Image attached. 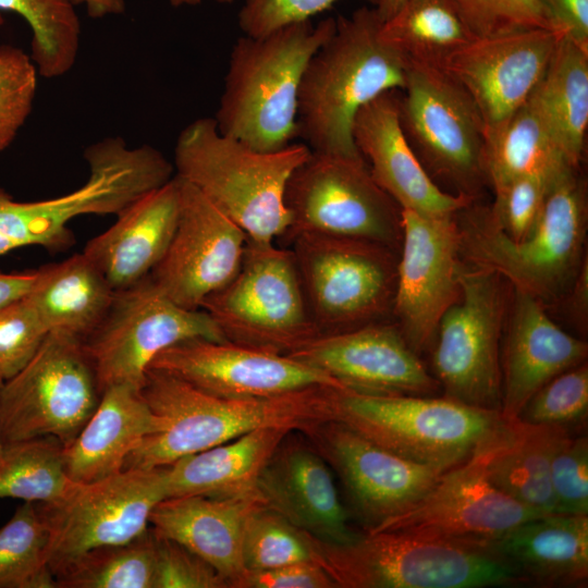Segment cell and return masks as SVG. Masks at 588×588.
I'll use <instances>...</instances> for the list:
<instances>
[{"label":"cell","instance_id":"obj_1","mask_svg":"<svg viewBox=\"0 0 588 588\" xmlns=\"http://www.w3.org/2000/svg\"><path fill=\"white\" fill-rule=\"evenodd\" d=\"M335 388L310 387L265 397H226L163 371L148 369L140 393L155 431L127 456L124 468H157L264 427L303 431L332 418Z\"/></svg>","mask_w":588,"mask_h":588},{"label":"cell","instance_id":"obj_2","mask_svg":"<svg viewBox=\"0 0 588 588\" xmlns=\"http://www.w3.org/2000/svg\"><path fill=\"white\" fill-rule=\"evenodd\" d=\"M375 8L335 19L328 40L309 59L298 90V136L314 151L363 157L352 136L365 105L389 90H403L408 64L381 34Z\"/></svg>","mask_w":588,"mask_h":588},{"label":"cell","instance_id":"obj_3","mask_svg":"<svg viewBox=\"0 0 588 588\" xmlns=\"http://www.w3.org/2000/svg\"><path fill=\"white\" fill-rule=\"evenodd\" d=\"M475 201L456 212L464 262L493 271L544 307L565 296L586 257L587 187L579 167H566L550 183L532 232L515 242Z\"/></svg>","mask_w":588,"mask_h":588},{"label":"cell","instance_id":"obj_4","mask_svg":"<svg viewBox=\"0 0 588 588\" xmlns=\"http://www.w3.org/2000/svg\"><path fill=\"white\" fill-rule=\"evenodd\" d=\"M335 19L290 25L264 37H240L232 47L213 118L222 134L260 151L298 136V90L313 54L328 40Z\"/></svg>","mask_w":588,"mask_h":588},{"label":"cell","instance_id":"obj_5","mask_svg":"<svg viewBox=\"0 0 588 588\" xmlns=\"http://www.w3.org/2000/svg\"><path fill=\"white\" fill-rule=\"evenodd\" d=\"M310 152L306 144L256 150L222 134L213 118H199L180 133L175 175L196 187L238 225L249 241L274 243L290 223L286 183Z\"/></svg>","mask_w":588,"mask_h":588},{"label":"cell","instance_id":"obj_6","mask_svg":"<svg viewBox=\"0 0 588 588\" xmlns=\"http://www.w3.org/2000/svg\"><path fill=\"white\" fill-rule=\"evenodd\" d=\"M317 540L319 565L336 588H474L522 581L491 543L396 530L358 534L345 543Z\"/></svg>","mask_w":588,"mask_h":588},{"label":"cell","instance_id":"obj_7","mask_svg":"<svg viewBox=\"0 0 588 588\" xmlns=\"http://www.w3.org/2000/svg\"><path fill=\"white\" fill-rule=\"evenodd\" d=\"M380 446L442 471L471 457L507 425L500 412L442 396L372 395L338 389L332 418Z\"/></svg>","mask_w":588,"mask_h":588},{"label":"cell","instance_id":"obj_8","mask_svg":"<svg viewBox=\"0 0 588 588\" xmlns=\"http://www.w3.org/2000/svg\"><path fill=\"white\" fill-rule=\"evenodd\" d=\"M200 309L226 341L289 355L320 332L302 289L291 249L247 240L238 271Z\"/></svg>","mask_w":588,"mask_h":588},{"label":"cell","instance_id":"obj_9","mask_svg":"<svg viewBox=\"0 0 588 588\" xmlns=\"http://www.w3.org/2000/svg\"><path fill=\"white\" fill-rule=\"evenodd\" d=\"M287 243L314 234L375 242L400 250L402 209L373 180L363 157L310 150L284 193Z\"/></svg>","mask_w":588,"mask_h":588},{"label":"cell","instance_id":"obj_10","mask_svg":"<svg viewBox=\"0 0 588 588\" xmlns=\"http://www.w3.org/2000/svg\"><path fill=\"white\" fill-rule=\"evenodd\" d=\"M289 244L320 334L357 329L392 315L399 252L370 241L314 234Z\"/></svg>","mask_w":588,"mask_h":588},{"label":"cell","instance_id":"obj_11","mask_svg":"<svg viewBox=\"0 0 588 588\" xmlns=\"http://www.w3.org/2000/svg\"><path fill=\"white\" fill-rule=\"evenodd\" d=\"M500 274L466 262L461 293L441 317L431 345L444 396L501 413V345L510 304Z\"/></svg>","mask_w":588,"mask_h":588},{"label":"cell","instance_id":"obj_12","mask_svg":"<svg viewBox=\"0 0 588 588\" xmlns=\"http://www.w3.org/2000/svg\"><path fill=\"white\" fill-rule=\"evenodd\" d=\"M399 110L404 134L430 177L454 195L478 200L489 185L485 125L461 85L444 70L408 65Z\"/></svg>","mask_w":588,"mask_h":588},{"label":"cell","instance_id":"obj_13","mask_svg":"<svg viewBox=\"0 0 588 588\" xmlns=\"http://www.w3.org/2000/svg\"><path fill=\"white\" fill-rule=\"evenodd\" d=\"M100 395L83 341L49 332L26 366L0 387L2 442L52 437L68 445Z\"/></svg>","mask_w":588,"mask_h":588},{"label":"cell","instance_id":"obj_14","mask_svg":"<svg viewBox=\"0 0 588 588\" xmlns=\"http://www.w3.org/2000/svg\"><path fill=\"white\" fill-rule=\"evenodd\" d=\"M191 339L226 341L209 314L177 305L148 275L115 291L105 318L83 343L101 393L117 384L140 389L152 359Z\"/></svg>","mask_w":588,"mask_h":588},{"label":"cell","instance_id":"obj_15","mask_svg":"<svg viewBox=\"0 0 588 588\" xmlns=\"http://www.w3.org/2000/svg\"><path fill=\"white\" fill-rule=\"evenodd\" d=\"M88 177L78 188L37 201L0 199V256L39 245L61 249L72 243L68 225L85 215H118L151 188L143 159L123 143L103 138L84 152Z\"/></svg>","mask_w":588,"mask_h":588},{"label":"cell","instance_id":"obj_16","mask_svg":"<svg viewBox=\"0 0 588 588\" xmlns=\"http://www.w3.org/2000/svg\"><path fill=\"white\" fill-rule=\"evenodd\" d=\"M168 498L166 466L128 468L76 486L61 500L40 504L49 532L48 565L56 575L83 553L142 535L155 506Z\"/></svg>","mask_w":588,"mask_h":588},{"label":"cell","instance_id":"obj_17","mask_svg":"<svg viewBox=\"0 0 588 588\" xmlns=\"http://www.w3.org/2000/svg\"><path fill=\"white\" fill-rule=\"evenodd\" d=\"M392 318L419 355L431 348L439 321L461 293L463 259L455 215L402 209Z\"/></svg>","mask_w":588,"mask_h":588},{"label":"cell","instance_id":"obj_18","mask_svg":"<svg viewBox=\"0 0 588 588\" xmlns=\"http://www.w3.org/2000/svg\"><path fill=\"white\" fill-rule=\"evenodd\" d=\"M302 433L340 477L365 532L407 511L445 473L404 458L334 419Z\"/></svg>","mask_w":588,"mask_h":588},{"label":"cell","instance_id":"obj_19","mask_svg":"<svg viewBox=\"0 0 588 588\" xmlns=\"http://www.w3.org/2000/svg\"><path fill=\"white\" fill-rule=\"evenodd\" d=\"M177 179L175 230L150 277L173 302L194 310L236 274L248 238L196 187Z\"/></svg>","mask_w":588,"mask_h":588},{"label":"cell","instance_id":"obj_20","mask_svg":"<svg viewBox=\"0 0 588 588\" xmlns=\"http://www.w3.org/2000/svg\"><path fill=\"white\" fill-rule=\"evenodd\" d=\"M148 369L226 397L273 396L310 387L346 390L326 372L287 355L230 341H182L160 352Z\"/></svg>","mask_w":588,"mask_h":588},{"label":"cell","instance_id":"obj_21","mask_svg":"<svg viewBox=\"0 0 588 588\" xmlns=\"http://www.w3.org/2000/svg\"><path fill=\"white\" fill-rule=\"evenodd\" d=\"M287 356L358 393L434 396L441 390L399 327L387 320L320 334Z\"/></svg>","mask_w":588,"mask_h":588},{"label":"cell","instance_id":"obj_22","mask_svg":"<svg viewBox=\"0 0 588 588\" xmlns=\"http://www.w3.org/2000/svg\"><path fill=\"white\" fill-rule=\"evenodd\" d=\"M481 449L464 463L443 473L412 507L373 531L396 530L490 543L519 524L540 516L488 479Z\"/></svg>","mask_w":588,"mask_h":588},{"label":"cell","instance_id":"obj_23","mask_svg":"<svg viewBox=\"0 0 588 588\" xmlns=\"http://www.w3.org/2000/svg\"><path fill=\"white\" fill-rule=\"evenodd\" d=\"M562 36L555 29L531 28L480 37L449 60L443 70L475 103L486 136L528 100Z\"/></svg>","mask_w":588,"mask_h":588},{"label":"cell","instance_id":"obj_24","mask_svg":"<svg viewBox=\"0 0 588 588\" xmlns=\"http://www.w3.org/2000/svg\"><path fill=\"white\" fill-rule=\"evenodd\" d=\"M262 505L328 543H345L355 532L331 468L302 431L289 432L256 483Z\"/></svg>","mask_w":588,"mask_h":588},{"label":"cell","instance_id":"obj_25","mask_svg":"<svg viewBox=\"0 0 588 588\" xmlns=\"http://www.w3.org/2000/svg\"><path fill=\"white\" fill-rule=\"evenodd\" d=\"M401 90H389L359 109L352 136L376 183L401 209L429 217L455 215L469 205L465 196L442 189L427 173L400 121Z\"/></svg>","mask_w":588,"mask_h":588},{"label":"cell","instance_id":"obj_26","mask_svg":"<svg viewBox=\"0 0 588 588\" xmlns=\"http://www.w3.org/2000/svg\"><path fill=\"white\" fill-rule=\"evenodd\" d=\"M506 320L501 345V415L512 421L542 385L586 362L588 345L552 321L540 302L515 289Z\"/></svg>","mask_w":588,"mask_h":588},{"label":"cell","instance_id":"obj_27","mask_svg":"<svg viewBox=\"0 0 588 588\" xmlns=\"http://www.w3.org/2000/svg\"><path fill=\"white\" fill-rule=\"evenodd\" d=\"M180 207V181L169 182L130 204L105 232L89 240L83 254L114 291L130 287L162 259L175 230Z\"/></svg>","mask_w":588,"mask_h":588},{"label":"cell","instance_id":"obj_28","mask_svg":"<svg viewBox=\"0 0 588 588\" xmlns=\"http://www.w3.org/2000/svg\"><path fill=\"white\" fill-rule=\"evenodd\" d=\"M258 494L237 498L171 497L152 510L155 534L173 540L208 562L228 583L244 571L243 535Z\"/></svg>","mask_w":588,"mask_h":588},{"label":"cell","instance_id":"obj_29","mask_svg":"<svg viewBox=\"0 0 588 588\" xmlns=\"http://www.w3.org/2000/svg\"><path fill=\"white\" fill-rule=\"evenodd\" d=\"M491 544L523 586H587L588 514L540 515L519 524Z\"/></svg>","mask_w":588,"mask_h":588},{"label":"cell","instance_id":"obj_30","mask_svg":"<svg viewBox=\"0 0 588 588\" xmlns=\"http://www.w3.org/2000/svg\"><path fill=\"white\" fill-rule=\"evenodd\" d=\"M154 431L155 419L140 389L109 387L78 434L64 445L66 473L78 483L118 474L132 451Z\"/></svg>","mask_w":588,"mask_h":588},{"label":"cell","instance_id":"obj_31","mask_svg":"<svg viewBox=\"0 0 588 588\" xmlns=\"http://www.w3.org/2000/svg\"><path fill=\"white\" fill-rule=\"evenodd\" d=\"M293 430L264 427L183 456L166 466L168 498H237L258 494L257 479L284 437Z\"/></svg>","mask_w":588,"mask_h":588},{"label":"cell","instance_id":"obj_32","mask_svg":"<svg viewBox=\"0 0 588 588\" xmlns=\"http://www.w3.org/2000/svg\"><path fill=\"white\" fill-rule=\"evenodd\" d=\"M571 431L509 421L482 449L488 479L502 492L541 514L555 513L550 465L561 439Z\"/></svg>","mask_w":588,"mask_h":588},{"label":"cell","instance_id":"obj_33","mask_svg":"<svg viewBox=\"0 0 588 588\" xmlns=\"http://www.w3.org/2000/svg\"><path fill=\"white\" fill-rule=\"evenodd\" d=\"M115 291L83 254L41 267L28 301L49 332L84 341L105 318Z\"/></svg>","mask_w":588,"mask_h":588},{"label":"cell","instance_id":"obj_34","mask_svg":"<svg viewBox=\"0 0 588 588\" xmlns=\"http://www.w3.org/2000/svg\"><path fill=\"white\" fill-rule=\"evenodd\" d=\"M530 99L567 161L579 167L588 125V50L563 35Z\"/></svg>","mask_w":588,"mask_h":588},{"label":"cell","instance_id":"obj_35","mask_svg":"<svg viewBox=\"0 0 588 588\" xmlns=\"http://www.w3.org/2000/svg\"><path fill=\"white\" fill-rule=\"evenodd\" d=\"M381 34L408 65L441 70L477 38L453 0H405Z\"/></svg>","mask_w":588,"mask_h":588},{"label":"cell","instance_id":"obj_36","mask_svg":"<svg viewBox=\"0 0 588 588\" xmlns=\"http://www.w3.org/2000/svg\"><path fill=\"white\" fill-rule=\"evenodd\" d=\"M569 166L530 97L486 136L485 167L493 191L523 175L552 179Z\"/></svg>","mask_w":588,"mask_h":588},{"label":"cell","instance_id":"obj_37","mask_svg":"<svg viewBox=\"0 0 588 588\" xmlns=\"http://www.w3.org/2000/svg\"><path fill=\"white\" fill-rule=\"evenodd\" d=\"M63 449L52 437L3 443L0 499L47 504L65 497L77 482L66 473Z\"/></svg>","mask_w":588,"mask_h":588},{"label":"cell","instance_id":"obj_38","mask_svg":"<svg viewBox=\"0 0 588 588\" xmlns=\"http://www.w3.org/2000/svg\"><path fill=\"white\" fill-rule=\"evenodd\" d=\"M156 543L148 527L127 542L91 549L56 575L58 588H154Z\"/></svg>","mask_w":588,"mask_h":588},{"label":"cell","instance_id":"obj_39","mask_svg":"<svg viewBox=\"0 0 588 588\" xmlns=\"http://www.w3.org/2000/svg\"><path fill=\"white\" fill-rule=\"evenodd\" d=\"M73 0H0V12L22 16L32 30L30 58L40 76L56 78L75 64L81 23Z\"/></svg>","mask_w":588,"mask_h":588},{"label":"cell","instance_id":"obj_40","mask_svg":"<svg viewBox=\"0 0 588 588\" xmlns=\"http://www.w3.org/2000/svg\"><path fill=\"white\" fill-rule=\"evenodd\" d=\"M48 543L37 506L24 502L0 528V588H58L48 565Z\"/></svg>","mask_w":588,"mask_h":588},{"label":"cell","instance_id":"obj_41","mask_svg":"<svg viewBox=\"0 0 588 588\" xmlns=\"http://www.w3.org/2000/svg\"><path fill=\"white\" fill-rule=\"evenodd\" d=\"M244 569H268L302 562L319 564L317 540L275 511L255 507L243 535Z\"/></svg>","mask_w":588,"mask_h":588},{"label":"cell","instance_id":"obj_42","mask_svg":"<svg viewBox=\"0 0 588 588\" xmlns=\"http://www.w3.org/2000/svg\"><path fill=\"white\" fill-rule=\"evenodd\" d=\"M588 418V365L584 362L552 378L525 404L517 419L571 432Z\"/></svg>","mask_w":588,"mask_h":588},{"label":"cell","instance_id":"obj_43","mask_svg":"<svg viewBox=\"0 0 588 588\" xmlns=\"http://www.w3.org/2000/svg\"><path fill=\"white\" fill-rule=\"evenodd\" d=\"M37 75L30 56L16 47L0 46V152L32 112Z\"/></svg>","mask_w":588,"mask_h":588},{"label":"cell","instance_id":"obj_44","mask_svg":"<svg viewBox=\"0 0 588 588\" xmlns=\"http://www.w3.org/2000/svg\"><path fill=\"white\" fill-rule=\"evenodd\" d=\"M554 177L523 175L493 191L494 200L487 206L493 224L512 241L526 238L540 218L550 183Z\"/></svg>","mask_w":588,"mask_h":588},{"label":"cell","instance_id":"obj_45","mask_svg":"<svg viewBox=\"0 0 588 588\" xmlns=\"http://www.w3.org/2000/svg\"><path fill=\"white\" fill-rule=\"evenodd\" d=\"M453 1L477 38L531 28L555 29L541 0Z\"/></svg>","mask_w":588,"mask_h":588},{"label":"cell","instance_id":"obj_46","mask_svg":"<svg viewBox=\"0 0 588 588\" xmlns=\"http://www.w3.org/2000/svg\"><path fill=\"white\" fill-rule=\"evenodd\" d=\"M555 513L588 514V437L566 433L551 458Z\"/></svg>","mask_w":588,"mask_h":588},{"label":"cell","instance_id":"obj_47","mask_svg":"<svg viewBox=\"0 0 588 588\" xmlns=\"http://www.w3.org/2000/svg\"><path fill=\"white\" fill-rule=\"evenodd\" d=\"M47 334L27 296L0 310V387L26 366Z\"/></svg>","mask_w":588,"mask_h":588},{"label":"cell","instance_id":"obj_48","mask_svg":"<svg viewBox=\"0 0 588 588\" xmlns=\"http://www.w3.org/2000/svg\"><path fill=\"white\" fill-rule=\"evenodd\" d=\"M156 538L154 588H228L226 580L204 559L173 540Z\"/></svg>","mask_w":588,"mask_h":588},{"label":"cell","instance_id":"obj_49","mask_svg":"<svg viewBox=\"0 0 588 588\" xmlns=\"http://www.w3.org/2000/svg\"><path fill=\"white\" fill-rule=\"evenodd\" d=\"M339 0H246L237 22L245 36L264 37L310 19ZM376 7L378 0H366Z\"/></svg>","mask_w":588,"mask_h":588},{"label":"cell","instance_id":"obj_50","mask_svg":"<svg viewBox=\"0 0 588 588\" xmlns=\"http://www.w3.org/2000/svg\"><path fill=\"white\" fill-rule=\"evenodd\" d=\"M229 588H336L327 571L316 562H302L268 569H244Z\"/></svg>","mask_w":588,"mask_h":588},{"label":"cell","instance_id":"obj_51","mask_svg":"<svg viewBox=\"0 0 588 588\" xmlns=\"http://www.w3.org/2000/svg\"><path fill=\"white\" fill-rule=\"evenodd\" d=\"M554 28L588 50V0H541Z\"/></svg>","mask_w":588,"mask_h":588},{"label":"cell","instance_id":"obj_52","mask_svg":"<svg viewBox=\"0 0 588 588\" xmlns=\"http://www.w3.org/2000/svg\"><path fill=\"white\" fill-rule=\"evenodd\" d=\"M567 296L569 314L581 331L587 329L588 320V260L584 258L576 275L571 284Z\"/></svg>","mask_w":588,"mask_h":588},{"label":"cell","instance_id":"obj_53","mask_svg":"<svg viewBox=\"0 0 588 588\" xmlns=\"http://www.w3.org/2000/svg\"><path fill=\"white\" fill-rule=\"evenodd\" d=\"M38 269L23 272H0V310L25 298L33 290Z\"/></svg>","mask_w":588,"mask_h":588},{"label":"cell","instance_id":"obj_54","mask_svg":"<svg viewBox=\"0 0 588 588\" xmlns=\"http://www.w3.org/2000/svg\"><path fill=\"white\" fill-rule=\"evenodd\" d=\"M75 5H84L88 16L101 19L108 15L122 14L125 0H73Z\"/></svg>","mask_w":588,"mask_h":588},{"label":"cell","instance_id":"obj_55","mask_svg":"<svg viewBox=\"0 0 588 588\" xmlns=\"http://www.w3.org/2000/svg\"><path fill=\"white\" fill-rule=\"evenodd\" d=\"M404 2L405 0H378L373 8L381 21L385 22L397 12Z\"/></svg>","mask_w":588,"mask_h":588},{"label":"cell","instance_id":"obj_56","mask_svg":"<svg viewBox=\"0 0 588 588\" xmlns=\"http://www.w3.org/2000/svg\"><path fill=\"white\" fill-rule=\"evenodd\" d=\"M201 1L203 0H169L170 4L176 8L183 7V5H197L201 3ZM215 1L221 4H231L232 2H234V0H215Z\"/></svg>","mask_w":588,"mask_h":588},{"label":"cell","instance_id":"obj_57","mask_svg":"<svg viewBox=\"0 0 588 588\" xmlns=\"http://www.w3.org/2000/svg\"><path fill=\"white\" fill-rule=\"evenodd\" d=\"M7 197H10V195L3 188L0 187V199L7 198Z\"/></svg>","mask_w":588,"mask_h":588},{"label":"cell","instance_id":"obj_58","mask_svg":"<svg viewBox=\"0 0 588 588\" xmlns=\"http://www.w3.org/2000/svg\"><path fill=\"white\" fill-rule=\"evenodd\" d=\"M2 451H3V442H2L1 433H0V463H1V458H2Z\"/></svg>","mask_w":588,"mask_h":588},{"label":"cell","instance_id":"obj_59","mask_svg":"<svg viewBox=\"0 0 588 588\" xmlns=\"http://www.w3.org/2000/svg\"><path fill=\"white\" fill-rule=\"evenodd\" d=\"M3 23H4V20H3V16L1 14V12H0V27L3 25Z\"/></svg>","mask_w":588,"mask_h":588}]
</instances>
